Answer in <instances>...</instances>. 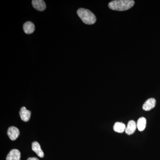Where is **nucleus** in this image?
I'll return each instance as SVG.
<instances>
[{
  "label": "nucleus",
  "mask_w": 160,
  "mask_h": 160,
  "mask_svg": "<svg viewBox=\"0 0 160 160\" xmlns=\"http://www.w3.org/2000/svg\"><path fill=\"white\" fill-rule=\"evenodd\" d=\"M146 120L145 118H140L138 120L137 126L139 131H142L145 129L146 127Z\"/></svg>",
  "instance_id": "nucleus-12"
},
{
  "label": "nucleus",
  "mask_w": 160,
  "mask_h": 160,
  "mask_svg": "<svg viewBox=\"0 0 160 160\" xmlns=\"http://www.w3.org/2000/svg\"><path fill=\"white\" fill-rule=\"evenodd\" d=\"M27 160H39L37 158H29Z\"/></svg>",
  "instance_id": "nucleus-13"
},
{
  "label": "nucleus",
  "mask_w": 160,
  "mask_h": 160,
  "mask_svg": "<svg viewBox=\"0 0 160 160\" xmlns=\"http://www.w3.org/2000/svg\"><path fill=\"white\" fill-rule=\"evenodd\" d=\"M19 114L21 119L24 122H27L30 119L31 112L27 110L26 107H22L20 109Z\"/></svg>",
  "instance_id": "nucleus-4"
},
{
  "label": "nucleus",
  "mask_w": 160,
  "mask_h": 160,
  "mask_svg": "<svg viewBox=\"0 0 160 160\" xmlns=\"http://www.w3.org/2000/svg\"><path fill=\"white\" fill-rule=\"evenodd\" d=\"M32 149L38 155L40 158H42L44 157V153L41 149L40 144L37 142H34L32 144Z\"/></svg>",
  "instance_id": "nucleus-9"
},
{
  "label": "nucleus",
  "mask_w": 160,
  "mask_h": 160,
  "mask_svg": "<svg viewBox=\"0 0 160 160\" xmlns=\"http://www.w3.org/2000/svg\"><path fill=\"white\" fill-rule=\"evenodd\" d=\"M156 101L153 98H150L143 104L142 108L145 111H149L155 106Z\"/></svg>",
  "instance_id": "nucleus-7"
},
{
  "label": "nucleus",
  "mask_w": 160,
  "mask_h": 160,
  "mask_svg": "<svg viewBox=\"0 0 160 160\" xmlns=\"http://www.w3.org/2000/svg\"><path fill=\"white\" fill-rule=\"evenodd\" d=\"M134 3V1L132 0H116L109 3V7L113 10L125 11L133 7Z\"/></svg>",
  "instance_id": "nucleus-1"
},
{
  "label": "nucleus",
  "mask_w": 160,
  "mask_h": 160,
  "mask_svg": "<svg viewBox=\"0 0 160 160\" xmlns=\"http://www.w3.org/2000/svg\"><path fill=\"white\" fill-rule=\"evenodd\" d=\"M7 134L10 140L12 141H15L19 136L20 131L16 127L11 126L9 127L8 129Z\"/></svg>",
  "instance_id": "nucleus-3"
},
{
  "label": "nucleus",
  "mask_w": 160,
  "mask_h": 160,
  "mask_svg": "<svg viewBox=\"0 0 160 160\" xmlns=\"http://www.w3.org/2000/svg\"><path fill=\"white\" fill-rule=\"evenodd\" d=\"M77 13L80 18L85 24L92 25L96 22L95 16L88 9L80 8L78 9Z\"/></svg>",
  "instance_id": "nucleus-2"
},
{
  "label": "nucleus",
  "mask_w": 160,
  "mask_h": 160,
  "mask_svg": "<svg viewBox=\"0 0 160 160\" xmlns=\"http://www.w3.org/2000/svg\"><path fill=\"white\" fill-rule=\"evenodd\" d=\"M33 8L40 11H43L46 9V3L43 0H33L32 2Z\"/></svg>",
  "instance_id": "nucleus-6"
},
{
  "label": "nucleus",
  "mask_w": 160,
  "mask_h": 160,
  "mask_svg": "<svg viewBox=\"0 0 160 160\" xmlns=\"http://www.w3.org/2000/svg\"><path fill=\"white\" fill-rule=\"evenodd\" d=\"M23 29L24 32L27 34H32L34 32L35 26L33 23L31 22H27L23 25Z\"/></svg>",
  "instance_id": "nucleus-10"
},
{
  "label": "nucleus",
  "mask_w": 160,
  "mask_h": 160,
  "mask_svg": "<svg viewBox=\"0 0 160 160\" xmlns=\"http://www.w3.org/2000/svg\"><path fill=\"white\" fill-rule=\"evenodd\" d=\"M113 128L114 131L119 133H122L126 130V126L124 123L117 122L115 123Z\"/></svg>",
  "instance_id": "nucleus-11"
},
{
  "label": "nucleus",
  "mask_w": 160,
  "mask_h": 160,
  "mask_svg": "<svg viewBox=\"0 0 160 160\" xmlns=\"http://www.w3.org/2000/svg\"><path fill=\"white\" fill-rule=\"evenodd\" d=\"M21 152L17 149H13L9 152L6 157V160H20Z\"/></svg>",
  "instance_id": "nucleus-5"
},
{
  "label": "nucleus",
  "mask_w": 160,
  "mask_h": 160,
  "mask_svg": "<svg viewBox=\"0 0 160 160\" xmlns=\"http://www.w3.org/2000/svg\"><path fill=\"white\" fill-rule=\"evenodd\" d=\"M137 128V123L133 120H130L128 123L127 127H126V133L128 135H131L134 133L136 128Z\"/></svg>",
  "instance_id": "nucleus-8"
}]
</instances>
